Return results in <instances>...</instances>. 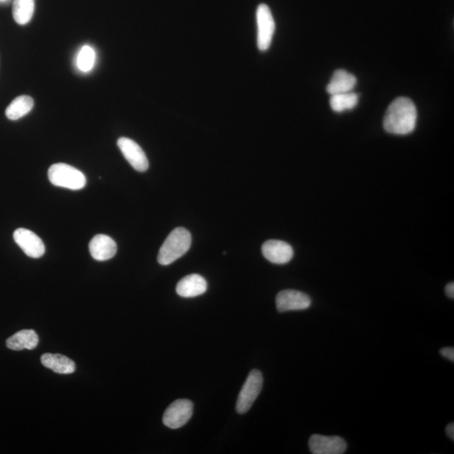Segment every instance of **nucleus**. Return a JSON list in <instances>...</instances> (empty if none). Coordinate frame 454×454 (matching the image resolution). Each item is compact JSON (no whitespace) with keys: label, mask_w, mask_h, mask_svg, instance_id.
<instances>
[{"label":"nucleus","mask_w":454,"mask_h":454,"mask_svg":"<svg viewBox=\"0 0 454 454\" xmlns=\"http://www.w3.org/2000/svg\"><path fill=\"white\" fill-rule=\"evenodd\" d=\"M89 252L93 259L103 262L114 258L117 254V245L109 235L98 234L89 242Z\"/></svg>","instance_id":"nucleus-12"},{"label":"nucleus","mask_w":454,"mask_h":454,"mask_svg":"<svg viewBox=\"0 0 454 454\" xmlns=\"http://www.w3.org/2000/svg\"><path fill=\"white\" fill-rule=\"evenodd\" d=\"M356 84V77L346 70H338L334 72L332 79L327 84V91L330 96L353 92Z\"/></svg>","instance_id":"nucleus-14"},{"label":"nucleus","mask_w":454,"mask_h":454,"mask_svg":"<svg viewBox=\"0 0 454 454\" xmlns=\"http://www.w3.org/2000/svg\"><path fill=\"white\" fill-rule=\"evenodd\" d=\"M190 231L177 227L166 238L158 252L157 261L161 265H169L186 254L191 246Z\"/></svg>","instance_id":"nucleus-2"},{"label":"nucleus","mask_w":454,"mask_h":454,"mask_svg":"<svg viewBox=\"0 0 454 454\" xmlns=\"http://www.w3.org/2000/svg\"><path fill=\"white\" fill-rule=\"evenodd\" d=\"M263 383L262 372L258 370H252L238 398L235 409L239 414H245L250 410L262 391Z\"/></svg>","instance_id":"nucleus-4"},{"label":"nucleus","mask_w":454,"mask_h":454,"mask_svg":"<svg viewBox=\"0 0 454 454\" xmlns=\"http://www.w3.org/2000/svg\"><path fill=\"white\" fill-rule=\"evenodd\" d=\"M41 362L42 365L60 375H70L76 370L75 363L61 354H45Z\"/></svg>","instance_id":"nucleus-16"},{"label":"nucleus","mask_w":454,"mask_h":454,"mask_svg":"<svg viewBox=\"0 0 454 454\" xmlns=\"http://www.w3.org/2000/svg\"><path fill=\"white\" fill-rule=\"evenodd\" d=\"M0 1H4V0H0Z\"/></svg>","instance_id":"nucleus-24"},{"label":"nucleus","mask_w":454,"mask_h":454,"mask_svg":"<svg viewBox=\"0 0 454 454\" xmlns=\"http://www.w3.org/2000/svg\"><path fill=\"white\" fill-rule=\"evenodd\" d=\"M446 434L448 436V438L454 440V425L453 423L448 424L446 427Z\"/></svg>","instance_id":"nucleus-23"},{"label":"nucleus","mask_w":454,"mask_h":454,"mask_svg":"<svg viewBox=\"0 0 454 454\" xmlns=\"http://www.w3.org/2000/svg\"><path fill=\"white\" fill-rule=\"evenodd\" d=\"M38 342H39V337L37 332L34 330L25 329L8 337L6 346L8 349L14 351L32 350L37 348Z\"/></svg>","instance_id":"nucleus-15"},{"label":"nucleus","mask_w":454,"mask_h":454,"mask_svg":"<svg viewBox=\"0 0 454 454\" xmlns=\"http://www.w3.org/2000/svg\"><path fill=\"white\" fill-rule=\"evenodd\" d=\"M358 103V96L356 93L349 92L331 96L330 105L333 111L337 113L344 112L355 108Z\"/></svg>","instance_id":"nucleus-19"},{"label":"nucleus","mask_w":454,"mask_h":454,"mask_svg":"<svg viewBox=\"0 0 454 454\" xmlns=\"http://www.w3.org/2000/svg\"><path fill=\"white\" fill-rule=\"evenodd\" d=\"M264 258L275 264H285L293 259L294 251L290 244L280 240H268L262 247Z\"/></svg>","instance_id":"nucleus-11"},{"label":"nucleus","mask_w":454,"mask_h":454,"mask_svg":"<svg viewBox=\"0 0 454 454\" xmlns=\"http://www.w3.org/2000/svg\"><path fill=\"white\" fill-rule=\"evenodd\" d=\"M193 408L194 406L190 401H175L165 410L162 422L171 429H178L190 421L193 415Z\"/></svg>","instance_id":"nucleus-6"},{"label":"nucleus","mask_w":454,"mask_h":454,"mask_svg":"<svg viewBox=\"0 0 454 454\" xmlns=\"http://www.w3.org/2000/svg\"><path fill=\"white\" fill-rule=\"evenodd\" d=\"M256 18L258 27L257 45L261 51H266L271 46L275 32V21L267 4H261L257 8Z\"/></svg>","instance_id":"nucleus-5"},{"label":"nucleus","mask_w":454,"mask_h":454,"mask_svg":"<svg viewBox=\"0 0 454 454\" xmlns=\"http://www.w3.org/2000/svg\"><path fill=\"white\" fill-rule=\"evenodd\" d=\"M94 63H96V51L91 46H83L77 57V67L81 72H88L93 70Z\"/></svg>","instance_id":"nucleus-20"},{"label":"nucleus","mask_w":454,"mask_h":454,"mask_svg":"<svg viewBox=\"0 0 454 454\" xmlns=\"http://www.w3.org/2000/svg\"><path fill=\"white\" fill-rule=\"evenodd\" d=\"M441 355L446 358L448 361L454 362V349L453 348H444L440 351Z\"/></svg>","instance_id":"nucleus-21"},{"label":"nucleus","mask_w":454,"mask_h":454,"mask_svg":"<svg viewBox=\"0 0 454 454\" xmlns=\"http://www.w3.org/2000/svg\"><path fill=\"white\" fill-rule=\"evenodd\" d=\"M14 240L17 245L30 258L39 259L45 254L46 248L42 240L33 231L25 228L15 231Z\"/></svg>","instance_id":"nucleus-7"},{"label":"nucleus","mask_w":454,"mask_h":454,"mask_svg":"<svg viewBox=\"0 0 454 454\" xmlns=\"http://www.w3.org/2000/svg\"><path fill=\"white\" fill-rule=\"evenodd\" d=\"M34 106V100L28 96H21L15 98L7 107L6 115L11 121H16L27 115Z\"/></svg>","instance_id":"nucleus-17"},{"label":"nucleus","mask_w":454,"mask_h":454,"mask_svg":"<svg viewBox=\"0 0 454 454\" xmlns=\"http://www.w3.org/2000/svg\"><path fill=\"white\" fill-rule=\"evenodd\" d=\"M34 10L35 0H15L13 4V17L17 24L27 25L32 18Z\"/></svg>","instance_id":"nucleus-18"},{"label":"nucleus","mask_w":454,"mask_h":454,"mask_svg":"<svg viewBox=\"0 0 454 454\" xmlns=\"http://www.w3.org/2000/svg\"><path fill=\"white\" fill-rule=\"evenodd\" d=\"M49 181L57 187L80 190L86 186V177L74 167L66 164H56L48 169Z\"/></svg>","instance_id":"nucleus-3"},{"label":"nucleus","mask_w":454,"mask_h":454,"mask_svg":"<svg viewBox=\"0 0 454 454\" xmlns=\"http://www.w3.org/2000/svg\"><path fill=\"white\" fill-rule=\"evenodd\" d=\"M417 110L409 98L400 97L388 107L384 117V128L389 134L408 135L417 126Z\"/></svg>","instance_id":"nucleus-1"},{"label":"nucleus","mask_w":454,"mask_h":454,"mask_svg":"<svg viewBox=\"0 0 454 454\" xmlns=\"http://www.w3.org/2000/svg\"><path fill=\"white\" fill-rule=\"evenodd\" d=\"M446 294L449 298H454V284L453 283H449L446 286Z\"/></svg>","instance_id":"nucleus-22"},{"label":"nucleus","mask_w":454,"mask_h":454,"mask_svg":"<svg viewBox=\"0 0 454 454\" xmlns=\"http://www.w3.org/2000/svg\"><path fill=\"white\" fill-rule=\"evenodd\" d=\"M311 305V298L301 291L283 290L276 297V306L280 312L306 310Z\"/></svg>","instance_id":"nucleus-9"},{"label":"nucleus","mask_w":454,"mask_h":454,"mask_svg":"<svg viewBox=\"0 0 454 454\" xmlns=\"http://www.w3.org/2000/svg\"><path fill=\"white\" fill-rule=\"evenodd\" d=\"M309 448L314 454H342L346 451V443L340 436L315 434L311 436Z\"/></svg>","instance_id":"nucleus-10"},{"label":"nucleus","mask_w":454,"mask_h":454,"mask_svg":"<svg viewBox=\"0 0 454 454\" xmlns=\"http://www.w3.org/2000/svg\"><path fill=\"white\" fill-rule=\"evenodd\" d=\"M118 147L123 156L132 168L143 173L148 169L149 162L147 156L138 144L127 137H121L117 141Z\"/></svg>","instance_id":"nucleus-8"},{"label":"nucleus","mask_w":454,"mask_h":454,"mask_svg":"<svg viewBox=\"0 0 454 454\" xmlns=\"http://www.w3.org/2000/svg\"><path fill=\"white\" fill-rule=\"evenodd\" d=\"M207 282L199 274H190L178 283L176 292L179 297L192 298L207 292Z\"/></svg>","instance_id":"nucleus-13"}]
</instances>
